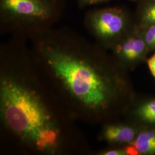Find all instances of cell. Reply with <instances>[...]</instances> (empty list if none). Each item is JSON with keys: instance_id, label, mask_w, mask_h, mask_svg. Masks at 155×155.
Segmentation results:
<instances>
[{"instance_id": "6da1fadb", "label": "cell", "mask_w": 155, "mask_h": 155, "mask_svg": "<svg viewBox=\"0 0 155 155\" xmlns=\"http://www.w3.org/2000/svg\"><path fill=\"white\" fill-rule=\"evenodd\" d=\"M41 76L29 40L0 46V124L4 143L23 155L90 153L85 135Z\"/></svg>"}, {"instance_id": "7a4b0ae2", "label": "cell", "mask_w": 155, "mask_h": 155, "mask_svg": "<svg viewBox=\"0 0 155 155\" xmlns=\"http://www.w3.org/2000/svg\"><path fill=\"white\" fill-rule=\"evenodd\" d=\"M29 43L39 73L74 120L105 122L124 109L129 95L124 68L97 43L54 27Z\"/></svg>"}, {"instance_id": "3957f363", "label": "cell", "mask_w": 155, "mask_h": 155, "mask_svg": "<svg viewBox=\"0 0 155 155\" xmlns=\"http://www.w3.org/2000/svg\"><path fill=\"white\" fill-rule=\"evenodd\" d=\"M64 6V0H0L1 33L29 40L54 28Z\"/></svg>"}, {"instance_id": "277c9868", "label": "cell", "mask_w": 155, "mask_h": 155, "mask_svg": "<svg viewBox=\"0 0 155 155\" xmlns=\"http://www.w3.org/2000/svg\"><path fill=\"white\" fill-rule=\"evenodd\" d=\"M84 24L95 42L104 49L111 48L132 30L127 12L118 7L89 11Z\"/></svg>"}, {"instance_id": "5b68a950", "label": "cell", "mask_w": 155, "mask_h": 155, "mask_svg": "<svg viewBox=\"0 0 155 155\" xmlns=\"http://www.w3.org/2000/svg\"><path fill=\"white\" fill-rule=\"evenodd\" d=\"M111 49L114 58L124 68L138 61L148 50L144 39L132 30Z\"/></svg>"}, {"instance_id": "8992f818", "label": "cell", "mask_w": 155, "mask_h": 155, "mask_svg": "<svg viewBox=\"0 0 155 155\" xmlns=\"http://www.w3.org/2000/svg\"><path fill=\"white\" fill-rule=\"evenodd\" d=\"M137 131L127 124L106 122L101 134V138L109 144H130L136 139Z\"/></svg>"}, {"instance_id": "52a82bcc", "label": "cell", "mask_w": 155, "mask_h": 155, "mask_svg": "<svg viewBox=\"0 0 155 155\" xmlns=\"http://www.w3.org/2000/svg\"><path fill=\"white\" fill-rule=\"evenodd\" d=\"M130 144L136 148L140 154H155V131L142 132Z\"/></svg>"}, {"instance_id": "ba28073f", "label": "cell", "mask_w": 155, "mask_h": 155, "mask_svg": "<svg viewBox=\"0 0 155 155\" xmlns=\"http://www.w3.org/2000/svg\"><path fill=\"white\" fill-rule=\"evenodd\" d=\"M135 115L144 122L155 124V100L139 106L135 110Z\"/></svg>"}, {"instance_id": "9c48e42d", "label": "cell", "mask_w": 155, "mask_h": 155, "mask_svg": "<svg viewBox=\"0 0 155 155\" xmlns=\"http://www.w3.org/2000/svg\"><path fill=\"white\" fill-rule=\"evenodd\" d=\"M140 15L143 26L155 25V0H150L145 4Z\"/></svg>"}, {"instance_id": "30bf717a", "label": "cell", "mask_w": 155, "mask_h": 155, "mask_svg": "<svg viewBox=\"0 0 155 155\" xmlns=\"http://www.w3.org/2000/svg\"><path fill=\"white\" fill-rule=\"evenodd\" d=\"M142 38L147 45L148 50L155 48V25L144 26Z\"/></svg>"}, {"instance_id": "8fae6325", "label": "cell", "mask_w": 155, "mask_h": 155, "mask_svg": "<svg viewBox=\"0 0 155 155\" xmlns=\"http://www.w3.org/2000/svg\"><path fill=\"white\" fill-rule=\"evenodd\" d=\"M110 0H75L77 6L80 9H83L90 6L95 5L107 2Z\"/></svg>"}, {"instance_id": "7c38bea8", "label": "cell", "mask_w": 155, "mask_h": 155, "mask_svg": "<svg viewBox=\"0 0 155 155\" xmlns=\"http://www.w3.org/2000/svg\"><path fill=\"white\" fill-rule=\"evenodd\" d=\"M98 155H126L127 152L125 148H113L99 152Z\"/></svg>"}, {"instance_id": "4fadbf2b", "label": "cell", "mask_w": 155, "mask_h": 155, "mask_svg": "<svg viewBox=\"0 0 155 155\" xmlns=\"http://www.w3.org/2000/svg\"><path fill=\"white\" fill-rule=\"evenodd\" d=\"M148 65L152 75L155 78V53L148 59Z\"/></svg>"}]
</instances>
